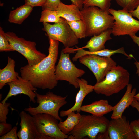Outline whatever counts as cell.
I'll use <instances>...</instances> for the list:
<instances>
[{"label": "cell", "instance_id": "20", "mask_svg": "<svg viewBox=\"0 0 139 139\" xmlns=\"http://www.w3.org/2000/svg\"><path fill=\"white\" fill-rule=\"evenodd\" d=\"M76 48V49L73 48L72 49L74 52L75 53L76 51L77 52L72 58V60L74 62L76 61L81 57L87 54H95L102 57H111V56L115 54L119 53L124 55L129 59H131L133 57L132 56L128 55L125 52L123 47L115 50L105 49L103 50L95 52H90L89 51L85 50L84 49L78 48L77 46Z\"/></svg>", "mask_w": 139, "mask_h": 139}, {"label": "cell", "instance_id": "11", "mask_svg": "<svg viewBox=\"0 0 139 139\" xmlns=\"http://www.w3.org/2000/svg\"><path fill=\"white\" fill-rule=\"evenodd\" d=\"M33 117L37 131L40 136L46 135L53 139L68 138V135L63 133L60 129L58 120L52 115L39 113Z\"/></svg>", "mask_w": 139, "mask_h": 139}, {"label": "cell", "instance_id": "13", "mask_svg": "<svg viewBox=\"0 0 139 139\" xmlns=\"http://www.w3.org/2000/svg\"><path fill=\"white\" fill-rule=\"evenodd\" d=\"M18 78L16 80L7 83L9 87V91L6 96L1 102L4 103L10 97L22 94L28 96L30 101L35 103L36 96L34 91L37 90V88L34 87L29 81L19 75Z\"/></svg>", "mask_w": 139, "mask_h": 139}, {"label": "cell", "instance_id": "2", "mask_svg": "<svg viewBox=\"0 0 139 139\" xmlns=\"http://www.w3.org/2000/svg\"><path fill=\"white\" fill-rule=\"evenodd\" d=\"M80 12L86 27V37L99 35L112 27L114 19L108 11L91 6L83 7Z\"/></svg>", "mask_w": 139, "mask_h": 139}, {"label": "cell", "instance_id": "6", "mask_svg": "<svg viewBox=\"0 0 139 139\" xmlns=\"http://www.w3.org/2000/svg\"><path fill=\"white\" fill-rule=\"evenodd\" d=\"M5 35L14 50L24 56L29 65L37 64L47 56L37 50L36 44L34 42L27 41L23 38L19 37L12 32L5 33Z\"/></svg>", "mask_w": 139, "mask_h": 139}, {"label": "cell", "instance_id": "19", "mask_svg": "<svg viewBox=\"0 0 139 139\" xmlns=\"http://www.w3.org/2000/svg\"><path fill=\"white\" fill-rule=\"evenodd\" d=\"M60 18L66 21H72L81 19L80 10L76 6L65 4L61 2L55 10Z\"/></svg>", "mask_w": 139, "mask_h": 139}, {"label": "cell", "instance_id": "29", "mask_svg": "<svg viewBox=\"0 0 139 139\" xmlns=\"http://www.w3.org/2000/svg\"><path fill=\"white\" fill-rule=\"evenodd\" d=\"M10 105V103H0V122L6 123L7 116L9 112L8 107Z\"/></svg>", "mask_w": 139, "mask_h": 139}, {"label": "cell", "instance_id": "37", "mask_svg": "<svg viewBox=\"0 0 139 139\" xmlns=\"http://www.w3.org/2000/svg\"><path fill=\"white\" fill-rule=\"evenodd\" d=\"M132 107L135 108L138 111L139 114V102L134 98L131 105ZM139 122V118L137 120Z\"/></svg>", "mask_w": 139, "mask_h": 139}, {"label": "cell", "instance_id": "39", "mask_svg": "<svg viewBox=\"0 0 139 139\" xmlns=\"http://www.w3.org/2000/svg\"><path fill=\"white\" fill-rule=\"evenodd\" d=\"M134 64L137 68L136 73L139 76V62H136L134 63Z\"/></svg>", "mask_w": 139, "mask_h": 139}, {"label": "cell", "instance_id": "24", "mask_svg": "<svg viewBox=\"0 0 139 139\" xmlns=\"http://www.w3.org/2000/svg\"><path fill=\"white\" fill-rule=\"evenodd\" d=\"M66 22L77 37L81 39L86 37V29L85 24L81 19Z\"/></svg>", "mask_w": 139, "mask_h": 139}, {"label": "cell", "instance_id": "1", "mask_svg": "<svg viewBox=\"0 0 139 139\" xmlns=\"http://www.w3.org/2000/svg\"><path fill=\"white\" fill-rule=\"evenodd\" d=\"M49 46L47 56L38 64H28L20 69L21 77L30 82L36 88L51 89L57 86L55 64L58 58L59 41L49 39Z\"/></svg>", "mask_w": 139, "mask_h": 139}, {"label": "cell", "instance_id": "14", "mask_svg": "<svg viewBox=\"0 0 139 139\" xmlns=\"http://www.w3.org/2000/svg\"><path fill=\"white\" fill-rule=\"evenodd\" d=\"M21 128L17 132L19 139H40V135L37 129L33 116L22 111L19 114Z\"/></svg>", "mask_w": 139, "mask_h": 139}, {"label": "cell", "instance_id": "35", "mask_svg": "<svg viewBox=\"0 0 139 139\" xmlns=\"http://www.w3.org/2000/svg\"><path fill=\"white\" fill-rule=\"evenodd\" d=\"M72 2V4L74 5L77 6L80 10L83 8V4L84 0H70Z\"/></svg>", "mask_w": 139, "mask_h": 139}, {"label": "cell", "instance_id": "40", "mask_svg": "<svg viewBox=\"0 0 139 139\" xmlns=\"http://www.w3.org/2000/svg\"><path fill=\"white\" fill-rule=\"evenodd\" d=\"M134 98L139 102V93L135 95Z\"/></svg>", "mask_w": 139, "mask_h": 139}, {"label": "cell", "instance_id": "3", "mask_svg": "<svg viewBox=\"0 0 139 139\" xmlns=\"http://www.w3.org/2000/svg\"><path fill=\"white\" fill-rule=\"evenodd\" d=\"M109 121L104 116L82 115L78 124L68 134V139H97L107 132Z\"/></svg>", "mask_w": 139, "mask_h": 139}, {"label": "cell", "instance_id": "21", "mask_svg": "<svg viewBox=\"0 0 139 139\" xmlns=\"http://www.w3.org/2000/svg\"><path fill=\"white\" fill-rule=\"evenodd\" d=\"M15 61L9 57L6 66L0 69V89L7 83L15 81L18 79V73L15 71Z\"/></svg>", "mask_w": 139, "mask_h": 139}, {"label": "cell", "instance_id": "33", "mask_svg": "<svg viewBox=\"0 0 139 139\" xmlns=\"http://www.w3.org/2000/svg\"><path fill=\"white\" fill-rule=\"evenodd\" d=\"M130 126L136 139H139V122L137 120L132 121L130 123Z\"/></svg>", "mask_w": 139, "mask_h": 139}, {"label": "cell", "instance_id": "18", "mask_svg": "<svg viewBox=\"0 0 139 139\" xmlns=\"http://www.w3.org/2000/svg\"><path fill=\"white\" fill-rule=\"evenodd\" d=\"M112 28L108 29L100 34L94 35L88 41L85 46L81 49L87 48L90 52L100 51L105 49L106 42L112 39Z\"/></svg>", "mask_w": 139, "mask_h": 139}, {"label": "cell", "instance_id": "4", "mask_svg": "<svg viewBox=\"0 0 139 139\" xmlns=\"http://www.w3.org/2000/svg\"><path fill=\"white\" fill-rule=\"evenodd\" d=\"M129 79L128 71L122 66L116 65L107 73L103 81L93 86L94 91L97 94L110 96L127 86Z\"/></svg>", "mask_w": 139, "mask_h": 139}, {"label": "cell", "instance_id": "17", "mask_svg": "<svg viewBox=\"0 0 139 139\" xmlns=\"http://www.w3.org/2000/svg\"><path fill=\"white\" fill-rule=\"evenodd\" d=\"M114 106L110 105L107 100L101 99L92 103L81 106V111L90 113L93 115L102 116L113 111Z\"/></svg>", "mask_w": 139, "mask_h": 139}, {"label": "cell", "instance_id": "28", "mask_svg": "<svg viewBox=\"0 0 139 139\" xmlns=\"http://www.w3.org/2000/svg\"><path fill=\"white\" fill-rule=\"evenodd\" d=\"M115 0L119 6L128 11L134 10L139 5V0Z\"/></svg>", "mask_w": 139, "mask_h": 139}, {"label": "cell", "instance_id": "31", "mask_svg": "<svg viewBox=\"0 0 139 139\" xmlns=\"http://www.w3.org/2000/svg\"><path fill=\"white\" fill-rule=\"evenodd\" d=\"M17 127L14 126L7 133L4 135L1 136L0 139H18L17 129Z\"/></svg>", "mask_w": 139, "mask_h": 139}, {"label": "cell", "instance_id": "26", "mask_svg": "<svg viewBox=\"0 0 139 139\" xmlns=\"http://www.w3.org/2000/svg\"><path fill=\"white\" fill-rule=\"evenodd\" d=\"M112 0H84L83 7L95 6L104 11H108Z\"/></svg>", "mask_w": 139, "mask_h": 139}, {"label": "cell", "instance_id": "5", "mask_svg": "<svg viewBox=\"0 0 139 139\" xmlns=\"http://www.w3.org/2000/svg\"><path fill=\"white\" fill-rule=\"evenodd\" d=\"M37 98L36 102L38 104L36 107L30 106L24 109L31 115L39 113H44L51 115L59 121H62L59 114L60 109L67 103V96L63 97L49 91L45 94L41 95L35 91Z\"/></svg>", "mask_w": 139, "mask_h": 139}, {"label": "cell", "instance_id": "15", "mask_svg": "<svg viewBox=\"0 0 139 139\" xmlns=\"http://www.w3.org/2000/svg\"><path fill=\"white\" fill-rule=\"evenodd\" d=\"M78 82L80 89L76 95L75 103L73 107L68 109L61 111L60 116L61 117L66 116L69 113L74 111L80 112L84 98L87 95L94 91L93 86L88 84L86 80L82 78H78Z\"/></svg>", "mask_w": 139, "mask_h": 139}, {"label": "cell", "instance_id": "16", "mask_svg": "<svg viewBox=\"0 0 139 139\" xmlns=\"http://www.w3.org/2000/svg\"><path fill=\"white\" fill-rule=\"evenodd\" d=\"M132 85L129 84L127 86V90L120 100L114 106L111 118L115 119L121 118L125 110L129 107L136 94V89L132 90Z\"/></svg>", "mask_w": 139, "mask_h": 139}, {"label": "cell", "instance_id": "7", "mask_svg": "<svg viewBox=\"0 0 139 139\" xmlns=\"http://www.w3.org/2000/svg\"><path fill=\"white\" fill-rule=\"evenodd\" d=\"M108 12L114 19L112 28L114 36H134L139 31V21L134 18L126 9L109 8Z\"/></svg>", "mask_w": 139, "mask_h": 139}, {"label": "cell", "instance_id": "38", "mask_svg": "<svg viewBox=\"0 0 139 139\" xmlns=\"http://www.w3.org/2000/svg\"><path fill=\"white\" fill-rule=\"evenodd\" d=\"M133 42L138 46L139 48V37L135 35L130 36Z\"/></svg>", "mask_w": 139, "mask_h": 139}, {"label": "cell", "instance_id": "32", "mask_svg": "<svg viewBox=\"0 0 139 139\" xmlns=\"http://www.w3.org/2000/svg\"><path fill=\"white\" fill-rule=\"evenodd\" d=\"M11 124L6 123H0V136H2L10 131L12 128Z\"/></svg>", "mask_w": 139, "mask_h": 139}, {"label": "cell", "instance_id": "23", "mask_svg": "<svg viewBox=\"0 0 139 139\" xmlns=\"http://www.w3.org/2000/svg\"><path fill=\"white\" fill-rule=\"evenodd\" d=\"M74 111L68 114L66 119L63 121L58 123L59 127L64 134L68 135L78 124L81 115L79 112Z\"/></svg>", "mask_w": 139, "mask_h": 139}, {"label": "cell", "instance_id": "30", "mask_svg": "<svg viewBox=\"0 0 139 139\" xmlns=\"http://www.w3.org/2000/svg\"><path fill=\"white\" fill-rule=\"evenodd\" d=\"M61 2L60 0H46L42 9L55 11Z\"/></svg>", "mask_w": 139, "mask_h": 139}, {"label": "cell", "instance_id": "27", "mask_svg": "<svg viewBox=\"0 0 139 139\" xmlns=\"http://www.w3.org/2000/svg\"><path fill=\"white\" fill-rule=\"evenodd\" d=\"M15 51L10 45L2 28L0 27V51Z\"/></svg>", "mask_w": 139, "mask_h": 139}, {"label": "cell", "instance_id": "10", "mask_svg": "<svg viewBox=\"0 0 139 139\" xmlns=\"http://www.w3.org/2000/svg\"><path fill=\"white\" fill-rule=\"evenodd\" d=\"M80 63L86 66L95 76L96 83L103 81L107 73L117 65L111 57L100 56L95 54H87L78 59Z\"/></svg>", "mask_w": 139, "mask_h": 139}, {"label": "cell", "instance_id": "12", "mask_svg": "<svg viewBox=\"0 0 139 139\" xmlns=\"http://www.w3.org/2000/svg\"><path fill=\"white\" fill-rule=\"evenodd\" d=\"M108 133L110 139H136L126 117L112 119L109 121Z\"/></svg>", "mask_w": 139, "mask_h": 139}, {"label": "cell", "instance_id": "34", "mask_svg": "<svg viewBox=\"0 0 139 139\" xmlns=\"http://www.w3.org/2000/svg\"><path fill=\"white\" fill-rule=\"evenodd\" d=\"M46 0H25V4L33 7L42 6L45 4Z\"/></svg>", "mask_w": 139, "mask_h": 139}, {"label": "cell", "instance_id": "9", "mask_svg": "<svg viewBox=\"0 0 139 139\" xmlns=\"http://www.w3.org/2000/svg\"><path fill=\"white\" fill-rule=\"evenodd\" d=\"M70 53H64L62 50L60 58L55 66V75L57 80L65 81L76 88H79L78 79L85 73L77 68L71 61Z\"/></svg>", "mask_w": 139, "mask_h": 139}, {"label": "cell", "instance_id": "8", "mask_svg": "<svg viewBox=\"0 0 139 139\" xmlns=\"http://www.w3.org/2000/svg\"><path fill=\"white\" fill-rule=\"evenodd\" d=\"M43 25L42 30L46 32L49 39L60 42L65 48H70L78 44L79 39L64 19L62 18L60 22L53 24L43 23Z\"/></svg>", "mask_w": 139, "mask_h": 139}, {"label": "cell", "instance_id": "36", "mask_svg": "<svg viewBox=\"0 0 139 139\" xmlns=\"http://www.w3.org/2000/svg\"><path fill=\"white\" fill-rule=\"evenodd\" d=\"M129 12L132 16L136 17L139 20V5L136 9Z\"/></svg>", "mask_w": 139, "mask_h": 139}, {"label": "cell", "instance_id": "25", "mask_svg": "<svg viewBox=\"0 0 139 139\" xmlns=\"http://www.w3.org/2000/svg\"><path fill=\"white\" fill-rule=\"evenodd\" d=\"M39 21L42 23L54 22H60L62 18L60 17L55 11L47 9L43 10Z\"/></svg>", "mask_w": 139, "mask_h": 139}, {"label": "cell", "instance_id": "22", "mask_svg": "<svg viewBox=\"0 0 139 139\" xmlns=\"http://www.w3.org/2000/svg\"><path fill=\"white\" fill-rule=\"evenodd\" d=\"M33 7L25 4L10 12L8 21L11 23L20 24L30 15Z\"/></svg>", "mask_w": 139, "mask_h": 139}]
</instances>
